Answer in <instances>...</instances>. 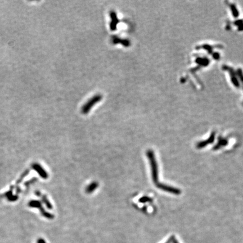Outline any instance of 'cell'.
Instances as JSON below:
<instances>
[{
    "label": "cell",
    "instance_id": "obj_1",
    "mask_svg": "<svg viewBox=\"0 0 243 243\" xmlns=\"http://www.w3.org/2000/svg\"><path fill=\"white\" fill-rule=\"evenodd\" d=\"M147 156L150 160L153 179L155 183H156L158 181V167L156 160L155 158L154 153L152 151L149 150L147 152Z\"/></svg>",
    "mask_w": 243,
    "mask_h": 243
},
{
    "label": "cell",
    "instance_id": "obj_2",
    "mask_svg": "<svg viewBox=\"0 0 243 243\" xmlns=\"http://www.w3.org/2000/svg\"><path fill=\"white\" fill-rule=\"evenodd\" d=\"M29 206L32 207V208H37L38 209H39L42 215L43 216H44V217L47 218L48 219H52L54 218V216L52 214L48 213L44 210L43 206H42L41 202L40 201H38V200L30 201L29 202Z\"/></svg>",
    "mask_w": 243,
    "mask_h": 243
},
{
    "label": "cell",
    "instance_id": "obj_3",
    "mask_svg": "<svg viewBox=\"0 0 243 243\" xmlns=\"http://www.w3.org/2000/svg\"><path fill=\"white\" fill-rule=\"evenodd\" d=\"M101 99V96L100 95H97L96 96H94L93 97H92V99L90 100L85 105L82 107V113H84V114L88 113V112L91 109V107L96 103L99 101Z\"/></svg>",
    "mask_w": 243,
    "mask_h": 243
},
{
    "label": "cell",
    "instance_id": "obj_4",
    "mask_svg": "<svg viewBox=\"0 0 243 243\" xmlns=\"http://www.w3.org/2000/svg\"><path fill=\"white\" fill-rule=\"evenodd\" d=\"M32 168L34 171H36L42 178L47 179L48 178V173L46 172V171L38 163L33 164Z\"/></svg>",
    "mask_w": 243,
    "mask_h": 243
},
{
    "label": "cell",
    "instance_id": "obj_5",
    "mask_svg": "<svg viewBox=\"0 0 243 243\" xmlns=\"http://www.w3.org/2000/svg\"><path fill=\"white\" fill-rule=\"evenodd\" d=\"M111 29L112 30H114L117 28V25L118 23V19L117 15L114 11H111Z\"/></svg>",
    "mask_w": 243,
    "mask_h": 243
},
{
    "label": "cell",
    "instance_id": "obj_6",
    "mask_svg": "<svg viewBox=\"0 0 243 243\" xmlns=\"http://www.w3.org/2000/svg\"><path fill=\"white\" fill-rule=\"evenodd\" d=\"M12 190H13V187H11V188L9 191L5 192L3 195H1L0 198L6 197L8 200H9L10 202L16 201L17 199H18V197L16 195H14L12 194Z\"/></svg>",
    "mask_w": 243,
    "mask_h": 243
},
{
    "label": "cell",
    "instance_id": "obj_7",
    "mask_svg": "<svg viewBox=\"0 0 243 243\" xmlns=\"http://www.w3.org/2000/svg\"><path fill=\"white\" fill-rule=\"evenodd\" d=\"M98 187V184L96 182H93L91 183V184L89 185V186L86 188V191L87 193H91L92 192H94L96 188Z\"/></svg>",
    "mask_w": 243,
    "mask_h": 243
},
{
    "label": "cell",
    "instance_id": "obj_8",
    "mask_svg": "<svg viewBox=\"0 0 243 243\" xmlns=\"http://www.w3.org/2000/svg\"><path fill=\"white\" fill-rule=\"evenodd\" d=\"M113 40L114 44H118V43H122V44H124L125 46H128L129 44V42L128 40H123V39H121L118 37H113Z\"/></svg>",
    "mask_w": 243,
    "mask_h": 243
},
{
    "label": "cell",
    "instance_id": "obj_9",
    "mask_svg": "<svg viewBox=\"0 0 243 243\" xmlns=\"http://www.w3.org/2000/svg\"><path fill=\"white\" fill-rule=\"evenodd\" d=\"M42 200L43 202L45 204V205L48 207V208L50 209V210H51L52 208V206L50 202H49L48 198L46 197V196H44H44H42Z\"/></svg>",
    "mask_w": 243,
    "mask_h": 243
},
{
    "label": "cell",
    "instance_id": "obj_10",
    "mask_svg": "<svg viewBox=\"0 0 243 243\" xmlns=\"http://www.w3.org/2000/svg\"><path fill=\"white\" fill-rule=\"evenodd\" d=\"M29 172H30V171L29 170H26V171L23 173L22 175L20 176V177L19 178V179L18 181L16 182V185H18L26 177V176L29 173Z\"/></svg>",
    "mask_w": 243,
    "mask_h": 243
},
{
    "label": "cell",
    "instance_id": "obj_11",
    "mask_svg": "<svg viewBox=\"0 0 243 243\" xmlns=\"http://www.w3.org/2000/svg\"><path fill=\"white\" fill-rule=\"evenodd\" d=\"M178 243V241H177V240L176 239V238H175L174 236H172V237H171L170 239H168V240L167 241H166V243Z\"/></svg>",
    "mask_w": 243,
    "mask_h": 243
},
{
    "label": "cell",
    "instance_id": "obj_12",
    "mask_svg": "<svg viewBox=\"0 0 243 243\" xmlns=\"http://www.w3.org/2000/svg\"><path fill=\"white\" fill-rule=\"evenodd\" d=\"M22 192V190H21V189H20V188H16V193L17 194H19L20 192Z\"/></svg>",
    "mask_w": 243,
    "mask_h": 243
}]
</instances>
